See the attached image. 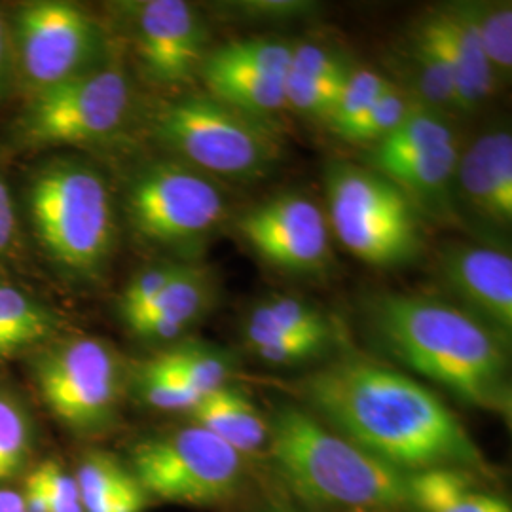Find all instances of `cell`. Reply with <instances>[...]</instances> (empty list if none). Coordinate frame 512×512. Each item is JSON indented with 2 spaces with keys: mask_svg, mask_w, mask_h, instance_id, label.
Segmentation results:
<instances>
[{
  "mask_svg": "<svg viewBox=\"0 0 512 512\" xmlns=\"http://www.w3.org/2000/svg\"><path fill=\"white\" fill-rule=\"evenodd\" d=\"M294 393L323 425L404 475L488 467L458 414L391 366L349 355L298 380Z\"/></svg>",
  "mask_w": 512,
  "mask_h": 512,
  "instance_id": "6da1fadb",
  "label": "cell"
},
{
  "mask_svg": "<svg viewBox=\"0 0 512 512\" xmlns=\"http://www.w3.org/2000/svg\"><path fill=\"white\" fill-rule=\"evenodd\" d=\"M368 325L399 363L461 403L509 420L511 365L505 340L456 304L382 293L366 306Z\"/></svg>",
  "mask_w": 512,
  "mask_h": 512,
  "instance_id": "7a4b0ae2",
  "label": "cell"
},
{
  "mask_svg": "<svg viewBox=\"0 0 512 512\" xmlns=\"http://www.w3.org/2000/svg\"><path fill=\"white\" fill-rule=\"evenodd\" d=\"M268 431L275 478L300 503L374 512L408 507L404 473L340 437L306 408L279 406Z\"/></svg>",
  "mask_w": 512,
  "mask_h": 512,
  "instance_id": "3957f363",
  "label": "cell"
},
{
  "mask_svg": "<svg viewBox=\"0 0 512 512\" xmlns=\"http://www.w3.org/2000/svg\"><path fill=\"white\" fill-rule=\"evenodd\" d=\"M23 203L42 253L61 274L93 281L109 264L116 217L109 184L93 165L55 158L31 173Z\"/></svg>",
  "mask_w": 512,
  "mask_h": 512,
  "instance_id": "277c9868",
  "label": "cell"
},
{
  "mask_svg": "<svg viewBox=\"0 0 512 512\" xmlns=\"http://www.w3.org/2000/svg\"><path fill=\"white\" fill-rule=\"evenodd\" d=\"M156 141L205 175L232 181L266 177L281 158L274 131L209 93H188L152 114Z\"/></svg>",
  "mask_w": 512,
  "mask_h": 512,
  "instance_id": "5b68a950",
  "label": "cell"
},
{
  "mask_svg": "<svg viewBox=\"0 0 512 512\" xmlns=\"http://www.w3.org/2000/svg\"><path fill=\"white\" fill-rule=\"evenodd\" d=\"M29 376L42 406L80 439L116 425L126 389L120 353L97 336H59L29 357Z\"/></svg>",
  "mask_w": 512,
  "mask_h": 512,
  "instance_id": "8992f818",
  "label": "cell"
},
{
  "mask_svg": "<svg viewBox=\"0 0 512 512\" xmlns=\"http://www.w3.org/2000/svg\"><path fill=\"white\" fill-rule=\"evenodd\" d=\"M327 207L330 232L368 266L397 268L420 256V211L378 171L342 162L330 165Z\"/></svg>",
  "mask_w": 512,
  "mask_h": 512,
  "instance_id": "52a82bcc",
  "label": "cell"
},
{
  "mask_svg": "<svg viewBox=\"0 0 512 512\" xmlns=\"http://www.w3.org/2000/svg\"><path fill=\"white\" fill-rule=\"evenodd\" d=\"M128 469L150 499L217 507L239 494L245 461L200 425L150 433L129 448Z\"/></svg>",
  "mask_w": 512,
  "mask_h": 512,
  "instance_id": "ba28073f",
  "label": "cell"
},
{
  "mask_svg": "<svg viewBox=\"0 0 512 512\" xmlns=\"http://www.w3.org/2000/svg\"><path fill=\"white\" fill-rule=\"evenodd\" d=\"M133 109L128 73L112 61L25 99L14 143L27 150L84 147L112 139Z\"/></svg>",
  "mask_w": 512,
  "mask_h": 512,
  "instance_id": "9c48e42d",
  "label": "cell"
},
{
  "mask_svg": "<svg viewBox=\"0 0 512 512\" xmlns=\"http://www.w3.org/2000/svg\"><path fill=\"white\" fill-rule=\"evenodd\" d=\"M6 21L14 86L25 99L107 61V35L101 23L73 2H25Z\"/></svg>",
  "mask_w": 512,
  "mask_h": 512,
  "instance_id": "30bf717a",
  "label": "cell"
},
{
  "mask_svg": "<svg viewBox=\"0 0 512 512\" xmlns=\"http://www.w3.org/2000/svg\"><path fill=\"white\" fill-rule=\"evenodd\" d=\"M126 213L133 232L147 243L188 249L217 230L226 200L209 175L164 160L143 165L129 179Z\"/></svg>",
  "mask_w": 512,
  "mask_h": 512,
  "instance_id": "8fae6325",
  "label": "cell"
},
{
  "mask_svg": "<svg viewBox=\"0 0 512 512\" xmlns=\"http://www.w3.org/2000/svg\"><path fill=\"white\" fill-rule=\"evenodd\" d=\"M141 71L154 86L181 88L196 80L207 57L209 31L184 0H139L122 6Z\"/></svg>",
  "mask_w": 512,
  "mask_h": 512,
  "instance_id": "7c38bea8",
  "label": "cell"
},
{
  "mask_svg": "<svg viewBox=\"0 0 512 512\" xmlns=\"http://www.w3.org/2000/svg\"><path fill=\"white\" fill-rule=\"evenodd\" d=\"M238 230L256 255L289 274L321 272L330 258L327 215L308 196L281 194L238 219Z\"/></svg>",
  "mask_w": 512,
  "mask_h": 512,
  "instance_id": "4fadbf2b",
  "label": "cell"
},
{
  "mask_svg": "<svg viewBox=\"0 0 512 512\" xmlns=\"http://www.w3.org/2000/svg\"><path fill=\"white\" fill-rule=\"evenodd\" d=\"M442 285L459 300V308L497 332L507 344L512 332V258L488 245L456 243L439 258Z\"/></svg>",
  "mask_w": 512,
  "mask_h": 512,
  "instance_id": "5bb4252c",
  "label": "cell"
},
{
  "mask_svg": "<svg viewBox=\"0 0 512 512\" xmlns=\"http://www.w3.org/2000/svg\"><path fill=\"white\" fill-rule=\"evenodd\" d=\"M456 184L461 200L486 224L509 230L512 224V135L486 131L459 156Z\"/></svg>",
  "mask_w": 512,
  "mask_h": 512,
  "instance_id": "9a60e30c",
  "label": "cell"
},
{
  "mask_svg": "<svg viewBox=\"0 0 512 512\" xmlns=\"http://www.w3.org/2000/svg\"><path fill=\"white\" fill-rule=\"evenodd\" d=\"M418 23L435 42L448 65L458 114H473L499 86L473 27L461 18L454 4H444L425 12Z\"/></svg>",
  "mask_w": 512,
  "mask_h": 512,
  "instance_id": "2e32d148",
  "label": "cell"
},
{
  "mask_svg": "<svg viewBox=\"0 0 512 512\" xmlns=\"http://www.w3.org/2000/svg\"><path fill=\"white\" fill-rule=\"evenodd\" d=\"M217 298V279L202 266L181 264L158 298L128 323L129 332L150 344L173 342L202 321Z\"/></svg>",
  "mask_w": 512,
  "mask_h": 512,
  "instance_id": "e0dca14e",
  "label": "cell"
},
{
  "mask_svg": "<svg viewBox=\"0 0 512 512\" xmlns=\"http://www.w3.org/2000/svg\"><path fill=\"white\" fill-rule=\"evenodd\" d=\"M198 78L205 84V93L258 120L287 107L285 76L256 69L220 48L207 54Z\"/></svg>",
  "mask_w": 512,
  "mask_h": 512,
  "instance_id": "ac0fdd59",
  "label": "cell"
},
{
  "mask_svg": "<svg viewBox=\"0 0 512 512\" xmlns=\"http://www.w3.org/2000/svg\"><path fill=\"white\" fill-rule=\"evenodd\" d=\"M61 315L21 287L0 281V365L29 359L63 336Z\"/></svg>",
  "mask_w": 512,
  "mask_h": 512,
  "instance_id": "d6986e66",
  "label": "cell"
},
{
  "mask_svg": "<svg viewBox=\"0 0 512 512\" xmlns=\"http://www.w3.org/2000/svg\"><path fill=\"white\" fill-rule=\"evenodd\" d=\"M190 414L194 425L219 437L243 458L253 456L268 444V420L234 385H222L217 391L205 395Z\"/></svg>",
  "mask_w": 512,
  "mask_h": 512,
  "instance_id": "ffe728a7",
  "label": "cell"
},
{
  "mask_svg": "<svg viewBox=\"0 0 512 512\" xmlns=\"http://www.w3.org/2000/svg\"><path fill=\"white\" fill-rule=\"evenodd\" d=\"M475 473L429 469L406 475L408 507L416 512H512L503 495L482 490Z\"/></svg>",
  "mask_w": 512,
  "mask_h": 512,
  "instance_id": "44dd1931",
  "label": "cell"
},
{
  "mask_svg": "<svg viewBox=\"0 0 512 512\" xmlns=\"http://www.w3.org/2000/svg\"><path fill=\"white\" fill-rule=\"evenodd\" d=\"M458 162V143H450L387 165L378 173L397 184L418 211L423 207L427 211L446 213L452 207Z\"/></svg>",
  "mask_w": 512,
  "mask_h": 512,
  "instance_id": "7402d4cb",
  "label": "cell"
},
{
  "mask_svg": "<svg viewBox=\"0 0 512 512\" xmlns=\"http://www.w3.org/2000/svg\"><path fill=\"white\" fill-rule=\"evenodd\" d=\"M458 143L452 126L437 110L421 105L420 101L412 103L403 122L393 129L384 141L370 148L368 164L370 169L380 171L387 165L397 164L406 158L418 156L431 148Z\"/></svg>",
  "mask_w": 512,
  "mask_h": 512,
  "instance_id": "603a6c76",
  "label": "cell"
},
{
  "mask_svg": "<svg viewBox=\"0 0 512 512\" xmlns=\"http://www.w3.org/2000/svg\"><path fill=\"white\" fill-rule=\"evenodd\" d=\"M37 423L25 397L0 382V486L25 478L37 452Z\"/></svg>",
  "mask_w": 512,
  "mask_h": 512,
  "instance_id": "cb8c5ba5",
  "label": "cell"
},
{
  "mask_svg": "<svg viewBox=\"0 0 512 512\" xmlns=\"http://www.w3.org/2000/svg\"><path fill=\"white\" fill-rule=\"evenodd\" d=\"M247 346L281 336H334L329 319L308 302L294 296H272L260 300L243 327Z\"/></svg>",
  "mask_w": 512,
  "mask_h": 512,
  "instance_id": "d4e9b609",
  "label": "cell"
},
{
  "mask_svg": "<svg viewBox=\"0 0 512 512\" xmlns=\"http://www.w3.org/2000/svg\"><path fill=\"white\" fill-rule=\"evenodd\" d=\"M148 365L175 378L202 397L228 384L232 357L226 351L205 344H181L152 357Z\"/></svg>",
  "mask_w": 512,
  "mask_h": 512,
  "instance_id": "484cf974",
  "label": "cell"
},
{
  "mask_svg": "<svg viewBox=\"0 0 512 512\" xmlns=\"http://www.w3.org/2000/svg\"><path fill=\"white\" fill-rule=\"evenodd\" d=\"M473 31L484 50L499 84L511 76L512 71V8L511 2L454 4Z\"/></svg>",
  "mask_w": 512,
  "mask_h": 512,
  "instance_id": "4316f807",
  "label": "cell"
},
{
  "mask_svg": "<svg viewBox=\"0 0 512 512\" xmlns=\"http://www.w3.org/2000/svg\"><path fill=\"white\" fill-rule=\"evenodd\" d=\"M408 61L416 76V86L421 95V105L429 109L458 112L454 82L444 57L420 23H414L408 40Z\"/></svg>",
  "mask_w": 512,
  "mask_h": 512,
  "instance_id": "83f0119b",
  "label": "cell"
},
{
  "mask_svg": "<svg viewBox=\"0 0 512 512\" xmlns=\"http://www.w3.org/2000/svg\"><path fill=\"white\" fill-rule=\"evenodd\" d=\"M129 469L109 452L90 450L78 459L74 478L82 497L84 512H105L112 497L128 480Z\"/></svg>",
  "mask_w": 512,
  "mask_h": 512,
  "instance_id": "f1b7e54d",
  "label": "cell"
},
{
  "mask_svg": "<svg viewBox=\"0 0 512 512\" xmlns=\"http://www.w3.org/2000/svg\"><path fill=\"white\" fill-rule=\"evenodd\" d=\"M410 105L412 103H408L404 93L395 84H391L359 120L338 131L336 135L355 145L363 143L374 147L403 122Z\"/></svg>",
  "mask_w": 512,
  "mask_h": 512,
  "instance_id": "f546056e",
  "label": "cell"
},
{
  "mask_svg": "<svg viewBox=\"0 0 512 512\" xmlns=\"http://www.w3.org/2000/svg\"><path fill=\"white\" fill-rule=\"evenodd\" d=\"M391 86V82L382 76V74L361 69V71H351L338 95L336 107L330 114V131L336 135L338 131L351 126L355 120H359L366 110L370 109L382 95L385 90Z\"/></svg>",
  "mask_w": 512,
  "mask_h": 512,
  "instance_id": "4dcf8cb0",
  "label": "cell"
},
{
  "mask_svg": "<svg viewBox=\"0 0 512 512\" xmlns=\"http://www.w3.org/2000/svg\"><path fill=\"white\" fill-rule=\"evenodd\" d=\"M133 387L143 403L162 412H192L194 406L203 399L200 393L188 385L165 376L148 363H143L135 370Z\"/></svg>",
  "mask_w": 512,
  "mask_h": 512,
  "instance_id": "1f68e13d",
  "label": "cell"
},
{
  "mask_svg": "<svg viewBox=\"0 0 512 512\" xmlns=\"http://www.w3.org/2000/svg\"><path fill=\"white\" fill-rule=\"evenodd\" d=\"M346 80L344 82L319 80V78L289 71L285 76V105L293 107L296 112L304 116H310L327 124Z\"/></svg>",
  "mask_w": 512,
  "mask_h": 512,
  "instance_id": "d6a6232c",
  "label": "cell"
},
{
  "mask_svg": "<svg viewBox=\"0 0 512 512\" xmlns=\"http://www.w3.org/2000/svg\"><path fill=\"white\" fill-rule=\"evenodd\" d=\"M179 268H181V262L164 260V262L147 266L133 275L120 296V306H118L124 323H128L129 319H133L141 311L147 310L148 306L158 298V294L167 287V283L179 272Z\"/></svg>",
  "mask_w": 512,
  "mask_h": 512,
  "instance_id": "836d02e7",
  "label": "cell"
},
{
  "mask_svg": "<svg viewBox=\"0 0 512 512\" xmlns=\"http://www.w3.org/2000/svg\"><path fill=\"white\" fill-rule=\"evenodd\" d=\"M332 342H334V336L300 334V336H281V338L256 342L249 348L253 349L256 357L262 359L264 363L289 366L300 365L319 357Z\"/></svg>",
  "mask_w": 512,
  "mask_h": 512,
  "instance_id": "e575fe53",
  "label": "cell"
},
{
  "mask_svg": "<svg viewBox=\"0 0 512 512\" xmlns=\"http://www.w3.org/2000/svg\"><path fill=\"white\" fill-rule=\"evenodd\" d=\"M224 54L249 63L256 69H262L266 73L287 76L291 71L293 61V46L279 40L268 38H255V40H239L230 42L220 48Z\"/></svg>",
  "mask_w": 512,
  "mask_h": 512,
  "instance_id": "d590c367",
  "label": "cell"
},
{
  "mask_svg": "<svg viewBox=\"0 0 512 512\" xmlns=\"http://www.w3.org/2000/svg\"><path fill=\"white\" fill-rule=\"evenodd\" d=\"M31 471L46 494L50 512H84L74 473L59 459H44Z\"/></svg>",
  "mask_w": 512,
  "mask_h": 512,
  "instance_id": "8d00e7d4",
  "label": "cell"
},
{
  "mask_svg": "<svg viewBox=\"0 0 512 512\" xmlns=\"http://www.w3.org/2000/svg\"><path fill=\"white\" fill-rule=\"evenodd\" d=\"M291 71L311 76V78H319V80L344 82L353 69L349 67L344 55L330 52L321 46L300 44V46H293Z\"/></svg>",
  "mask_w": 512,
  "mask_h": 512,
  "instance_id": "74e56055",
  "label": "cell"
},
{
  "mask_svg": "<svg viewBox=\"0 0 512 512\" xmlns=\"http://www.w3.org/2000/svg\"><path fill=\"white\" fill-rule=\"evenodd\" d=\"M19 245V219L10 186L0 173V260L14 255Z\"/></svg>",
  "mask_w": 512,
  "mask_h": 512,
  "instance_id": "f35d334b",
  "label": "cell"
},
{
  "mask_svg": "<svg viewBox=\"0 0 512 512\" xmlns=\"http://www.w3.org/2000/svg\"><path fill=\"white\" fill-rule=\"evenodd\" d=\"M245 14H253L256 18H294L300 14H308L310 2L296 0H258V2H243L238 8Z\"/></svg>",
  "mask_w": 512,
  "mask_h": 512,
  "instance_id": "ab89813d",
  "label": "cell"
},
{
  "mask_svg": "<svg viewBox=\"0 0 512 512\" xmlns=\"http://www.w3.org/2000/svg\"><path fill=\"white\" fill-rule=\"evenodd\" d=\"M150 503H152L150 495L143 490V486L137 482L135 476L129 475L128 480L112 497L105 512H145L150 507Z\"/></svg>",
  "mask_w": 512,
  "mask_h": 512,
  "instance_id": "60d3db41",
  "label": "cell"
},
{
  "mask_svg": "<svg viewBox=\"0 0 512 512\" xmlns=\"http://www.w3.org/2000/svg\"><path fill=\"white\" fill-rule=\"evenodd\" d=\"M14 61L6 16L0 12V101L14 90Z\"/></svg>",
  "mask_w": 512,
  "mask_h": 512,
  "instance_id": "b9f144b4",
  "label": "cell"
},
{
  "mask_svg": "<svg viewBox=\"0 0 512 512\" xmlns=\"http://www.w3.org/2000/svg\"><path fill=\"white\" fill-rule=\"evenodd\" d=\"M19 492H21L27 512H50V505H48L46 494H44L37 476L33 475V471H29L25 475V478H23V490H19Z\"/></svg>",
  "mask_w": 512,
  "mask_h": 512,
  "instance_id": "7bdbcfd3",
  "label": "cell"
},
{
  "mask_svg": "<svg viewBox=\"0 0 512 512\" xmlns=\"http://www.w3.org/2000/svg\"><path fill=\"white\" fill-rule=\"evenodd\" d=\"M0 512H27L19 490L0 486Z\"/></svg>",
  "mask_w": 512,
  "mask_h": 512,
  "instance_id": "ee69618b",
  "label": "cell"
},
{
  "mask_svg": "<svg viewBox=\"0 0 512 512\" xmlns=\"http://www.w3.org/2000/svg\"><path fill=\"white\" fill-rule=\"evenodd\" d=\"M262 512H279V511H277V509H266V511H262Z\"/></svg>",
  "mask_w": 512,
  "mask_h": 512,
  "instance_id": "f6af8a7d",
  "label": "cell"
},
{
  "mask_svg": "<svg viewBox=\"0 0 512 512\" xmlns=\"http://www.w3.org/2000/svg\"><path fill=\"white\" fill-rule=\"evenodd\" d=\"M348 512H368V511H348Z\"/></svg>",
  "mask_w": 512,
  "mask_h": 512,
  "instance_id": "bcb514c9",
  "label": "cell"
},
{
  "mask_svg": "<svg viewBox=\"0 0 512 512\" xmlns=\"http://www.w3.org/2000/svg\"><path fill=\"white\" fill-rule=\"evenodd\" d=\"M368 512H374V511H368Z\"/></svg>",
  "mask_w": 512,
  "mask_h": 512,
  "instance_id": "7dc6e473",
  "label": "cell"
}]
</instances>
